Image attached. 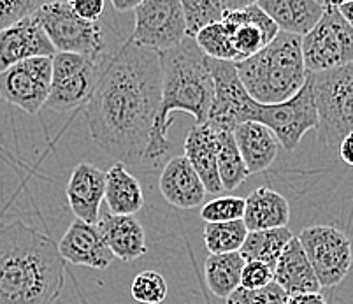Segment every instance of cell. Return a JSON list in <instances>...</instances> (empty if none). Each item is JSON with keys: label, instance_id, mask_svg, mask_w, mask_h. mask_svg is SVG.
Segmentation results:
<instances>
[{"label": "cell", "instance_id": "1f68e13d", "mask_svg": "<svg viewBox=\"0 0 353 304\" xmlns=\"http://www.w3.org/2000/svg\"><path fill=\"white\" fill-rule=\"evenodd\" d=\"M245 214V199L236 195H223L210 201L202 206L201 219L206 223H223L243 220Z\"/></svg>", "mask_w": 353, "mask_h": 304}, {"label": "cell", "instance_id": "603a6c76", "mask_svg": "<svg viewBox=\"0 0 353 304\" xmlns=\"http://www.w3.org/2000/svg\"><path fill=\"white\" fill-rule=\"evenodd\" d=\"M243 222L248 232L283 229L290 222V204L280 192L259 187L245 199Z\"/></svg>", "mask_w": 353, "mask_h": 304}, {"label": "cell", "instance_id": "74e56055", "mask_svg": "<svg viewBox=\"0 0 353 304\" xmlns=\"http://www.w3.org/2000/svg\"><path fill=\"white\" fill-rule=\"evenodd\" d=\"M285 304H327V301L322 296V292H311L288 297Z\"/></svg>", "mask_w": 353, "mask_h": 304}, {"label": "cell", "instance_id": "8992f818", "mask_svg": "<svg viewBox=\"0 0 353 304\" xmlns=\"http://www.w3.org/2000/svg\"><path fill=\"white\" fill-rule=\"evenodd\" d=\"M32 16L59 53L102 57L120 44H109L102 20L99 23L81 20L70 2H43Z\"/></svg>", "mask_w": 353, "mask_h": 304}, {"label": "cell", "instance_id": "e575fe53", "mask_svg": "<svg viewBox=\"0 0 353 304\" xmlns=\"http://www.w3.org/2000/svg\"><path fill=\"white\" fill-rule=\"evenodd\" d=\"M272 281V270L262 262H245L241 273L243 289H262Z\"/></svg>", "mask_w": 353, "mask_h": 304}, {"label": "cell", "instance_id": "6da1fadb", "mask_svg": "<svg viewBox=\"0 0 353 304\" xmlns=\"http://www.w3.org/2000/svg\"><path fill=\"white\" fill-rule=\"evenodd\" d=\"M162 95L159 53L125 39L109 53L86 102L90 136L123 165H143Z\"/></svg>", "mask_w": 353, "mask_h": 304}, {"label": "cell", "instance_id": "ba28073f", "mask_svg": "<svg viewBox=\"0 0 353 304\" xmlns=\"http://www.w3.org/2000/svg\"><path fill=\"white\" fill-rule=\"evenodd\" d=\"M307 74L339 69L353 62V28L338 11L336 2H325L320 21L301 39Z\"/></svg>", "mask_w": 353, "mask_h": 304}, {"label": "cell", "instance_id": "ab89813d", "mask_svg": "<svg viewBox=\"0 0 353 304\" xmlns=\"http://www.w3.org/2000/svg\"><path fill=\"white\" fill-rule=\"evenodd\" d=\"M141 4V0H113L111 6H113L114 11L125 12V11H134L137 6Z\"/></svg>", "mask_w": 353, "mask_h": 304}, {"label": "cell", "instance_id": "9c48e42d", "mask_svg": "<svg viewBox=\"0 0 353 304\" xmlns=\"http://www.w3.org/2000/svg\"><path fill=\"white\" fill-rule=\"evenodd\" d=\"M250 121L265 125L274 134L281 148L287 150L288 153L294 152L301 145L304 134L319 129V113H316L310 74L303 88L287 102L271 105L255 102Z\"/></svg>", "mask_w": 353, "mask_h": 304}, {"label": "cell", "instance_id": "4fadbf2b", "mask_svg": "<svg viewBox=\"0 0 353 304\" xmlns=\"http://www.w3.org/2000/svg\"><path fill=\"white\" fill-rule=\"evenodd\" d=\"M51 88V59L37 57L0 72V97L27 114H37L46 105Z\"/></svg>", "mask_w": 353, "mask_h": 304}, {"label": "cell", "instance_id": "30bf717a", "mask_svg": "<svg viewBox=\"0 0 353 304\" xmlns=\"http://www.w3.org/2000/svg\"><path fill=\"white\" fill-rule=\"evenodd\" d=\"M320 287H336L352 270L353 252L348 236L334 225H310L297 236Z\"/></svg>", "mask_w": 353, "mask_h": 304}, {"label": "cell", "instance_id": "d6a6232c", "mask_svg": "<svg viewBox=\"0 0 353 304\" xmlns=\"http://www.w3.org/2000/svg\"><path fill=\"white\" fill-rule=\"evenodd\" d=\"M288 296L271 281L262 289H243L239 287L225 299L227 304H285Z\"/></svg>", "mask_w": 353, "mask_h": 304}, {"label": "cell", "instance_id": "ac0fdd59", "mask_svg": "<svg viewBox=\"0 0 353 304\" xmlns=\"http://www.w3.org/2000/svg\"><path fill=\"white\" fill-rule=\"evenodd\" d=\"M272 281L288 297L320 292L322 289L297 238H292V241L281 252L280 259L272 270Z\"/></svg>", "mask_w": 353, "mask_h": 304}, {"label": "cell", "instance_id": "7c38bea8", "mask_svg": "<svg viewBox=\"0 0 353 304\" xmlns=\"http://www.w3.org/2000/svg\"><path fill=\"white\" fill-rule=\"evenodd\" d=\"M206 65L213 78V104L206 123L214 132H232L237 125L250 121L255 101L241 83L236 63L206 59Z\"/></svg>", "mask_w": 353, "mask_h": 304}, {"label": "cell", "instance_id": "52a82bcc", "mask_svg": "<svg viewBox=\"0 0 353 304\" xmlns=\"http://www.w3.org/2000/svg\"><path fill=\"white\" fill-rule=\"evenodd\" d=\"M111 51L102 57L54 53L51 59V88L46 108L63 113L88 102Z\"/></svg>", "mask_w": 353, "mask_h": 304}, {"label": "cell", "instance_id": "f35d334b", "mask_svg": "<svg viewBox=\"0 0 353 304\" xmlns=\"http://www.w3.org/2000/svg\"><path fill=\"white\" fill-rule=\"evenodd\" d=\"M339 14L345 18L346 23L353 28V0L352 2H336Z\"/></svg>", "mask_w": 353, "mask_h": 304}, {"label": "cell", "instance_id": "2e32d148", "mask_svg": "<svg viewBox=\"0 0 353 304\" xmlns=\"http://www.w3.org/2000/svg\"><path fill=\"white\" fill-rule=\"evenodd\" d=\"M105 172L90 162H81L72 169L67 183V203L76 220L97 223L104 201Z\"/></svg>", "mask_w": 353, "mask_h": 304}, {"label": "cell", "instance_id": "d6986e66", "mask_svg": "<svg viewBox=\"0 0 353 304\" xmlns=\"http://www.w3.org/2000/svg\"><path fill=\"white\" fill-rule=\"evenodd\" d=\"M97 225L113 257L132 262L148 252L144 229L134 216H118L108 211L99 216Z\"/></svg>", "mask_w": 353, "mask_h": 304}, {"label": "cell", "instance_id": "d4e9b609", "mask_svg": "<svg viewBox=\"0 0 353 304\" xmlns=\"http://www.w3.org/2000/svg\"><path fill=\"white\" fill-rule=\"evenodd\" d=\"M292 238H294V234L288 227L248 232L239 250V255L245 262H262V264L269 265L271 270H274L281 252L292 241Z\"/></svg>", "mask_w": 353, "mask_h": 304}, {"label": "cell", "instance_id": "8d00e7d4", "mask_svg": "<svg viewBox=\"0 0 353 304\" xmlns=\"http://www.w3.org/2000/svg\"><path fill=\"white\" fill-rule=\"evenodd\" d=\"M338 153L339 159H341L346 165L353 168V134H348V136H345L339 141Z\"/></svg>", "mask_w": 353, "mask_h": 304}, {"label": "cell", "instance_id": "7a4b0ae2", "mask_svg": "<svg viewBox=\"0 0 353 304\" xmlns=\"http://www.w3.org/2000/svg\"><path fill=\"white\" fill-rule=\"evenodd\" d=\"M65 261L50 236L23 222L0 227V304H53Z\"/></svg>", "mask_w": 353, "mask_h": 304}, {"label": "cell", "instance_id": "f546056e", "mask_svg": "<svg viewBox=\"0 0 353 304\" xmlns=\"http://www.w3.org/2000/svg\"><path fill=\"white\" fill-rule=\"evenodd\" d=\"M194 41L206 59L220 60V62H237L236 51L232 46V34L221 21L202 28L195 35Z\"/></svg>", "mask_w": 353, "mask_h": 304}, {"label": "cell", "instance_id": "484cf974", "mask_svg": "<svg viewBox=\"0 0 353 304\" xmlns=\"http://www.w3.org/2000/svg\"><path fill=\"white\" fill-rule=\"evenodd\" d=\"M245 267V261L236 254L208 255L204 262V274H206L208 289L218 299H227L234 290L241 287V273Z\"/></svg>", "mask_w": 353, "mask_h": 304}, {"label": "cell", "instance_id": "277c9868", "mask_svg": "<svg viewBox=\"0 0 353 304\" xmlns=\"http://www.w3.org/2000/svg\"><path fill=\"white\" fill-rule=\"evenodd\" d=\"M297 35L278 32L259 53L236 63L237 76L256 104H281L294 97L307 81L303 48Z\"/></svg>", "mask_w": 353, "mask_h": 304}, {"label": "cell", "instance_id": "d590c367", "mask_svg": "<svg viewBox=\"0 0 353 304\" xmlns=\"http://www.w3.org/2000/svg\"><path fill=\"white\" fill-rule=\"evenodd\" d=\"M70 8L81 20L90 23H99L104 16L105 2L104 0H72Z\"/></svg>", "mask_w": 353, "mask_h": 304}, {"label": "cell", "instance_id": "5bb4252c", "mask_svg": "<svg viewBox=\"0 0 353 304\" xmlns=\"http://www.w3.org/2000/svg\"><path fill=\"white\" fill-rule=\"evenodd\" d=\"M37 57L53 59L54 48L34 16H25L23 20L0 30V72Z\"/></svg>", "mask_w": 353, "mask_h": 304}, {"label": "cell", "instance_id": "83f0119b", "mask_svg": "<svg viewBox=\"0 0 353 304\" xmlns=\"http://www.w3.org/2000/svg\"><path fill=\"white\" fill-rule=\"evenodd\" d=\"M218 136V176L223 190H236L237 187L248 180V169H246L243 156L236 146L232 132H216Z\"/></svg>", "mask_w": 353, "mask_h": 304}, {"label": "cell", "instance_id": "5b68a950", "mask_svg": "<svg viewBox=\"0 0 353 304\" xmlns=\"http://www.w3.org/2000/svg\"><path fill=\"white\" fill-rule=\"evenodd\" d=\"M319 113V139L329 148L353 134V62L339 69L310 74Z\"/></svg>", "mask_w": 353, "mask_h": 304}, {"label": "cell", "instance_id": "836d02e7", "mask_svg": "<svg viewBox=\"0 0 353 304\" xmlns=\"http://www.w3.org/2000/svg\"><path fill=\"white\" fill-rule=\"evenodd\" d=\"M41 4L35 0H0V30L30 16Z\"/></svg>", "mask_w": 353, "mask_h": 304}, {"label": "cell", "instance_id": "f1b7e54d", "mask_svg": "<svg viewBox=\"0 0 353 304\" xmlns=\"http://www.w3.org/2000/svg\"><path fill=\"white\" fill-rule=\"evenodd\" d=\"M248 236L243 220L223 223H206L204 227V245L210 255L236 254Z\"/></svg>", "mask_w": 353, "mask_h": 304}, {"label": "cell", "instance_id": "ffe728a7", "mask_svg": "<svg viewBox=\"0 0 353 304\" xmlns=\"http://www.w3.org/2000/svg\"><path fill=\"white\" fill-rule=\"evenodd\" d=\"M185 159L201 178L202 185L210 194H220L223 188L218 176V136L208 123L194 125L185 139Z\"/></svg>", "mask_w": 353, "mask_h": 304}, {"label": "cell", "instance_id": "3957f363", "mask_svg": "<svg viewBox=\"0 0 353 304\" xmlns=\"http://www.w3.org/2000/svg\"><path fill=\"white\" fill-rule=\"evenodd\" d=\"M162 67V95L157 113L153 137L148 148L144 164L155 168L159 160L171 150L169 127L172 113H187L194 116L195 125L206 123L213 104V78L197 44L185 37L181 44L159 53Z\"/></svg>", "mask_w": 353, "mask_h": 304}, {"label": "cell", "instance_id": "4316f807", "mask_svg": "<svg viewBox=\"0 0 353 304\" xmlns=\"http://www.w3.org/2000/svg\"><path fill=\"white\" fill-rule=\"evenodd\" d=\"M179 2L185 16L187 37L190 39H194L202 28L220 23L225 11L243 8L246 4L245 0H179Z\"/></svg>", "mask_w": 353, "mask_h": 304}, {"label": "cell", "instance_id": "9a60e30c", "mask_svg": "<svg viewBox=\"0 0 353 304\" xmlns=\"http://www.w3.org/2000/svg\"><path fill=\"white\" fill-rule=\"evenodd\" d=\"M57 246L63 261L90 270H108L114 259L97 223H86L81 220L70 223Z\"/></svg>", "mask_w": 353, "mask_h": 304}, {"label": "cell", "instance_id": "4dcf8cb0", "mask_svg": "<svg viewBox=\"0 0 353 304\" xmlns=\"http://www.w3.org/2000/svg\"><path fill=\"white\" fill-rule=\"evenodd\" d=\"M132 297L141 304H160L165 301L169 287L165 278L157 271H143L137 274L130 287Z\"/></svg>", "mask_w": 353, "mask_h": 304}, {"label": "cell", "instance_id": "44dd1931", "mask_svg": "<svg viewBox=\"0 0 353 304\" xmlns=\"http://www.w3.org/2000/svg\"><path fill=\"white\" fill-rule=\"evenodd\" d=\"M259 8L274 21L278 30L304 37L320 21L325 2L316 0H260Z\"/></svg>", "mask_w": 353, "mask_h": 304}, {"label": "cell", "instance_id": "e0dca14e", "mask_svg": "<svg viewBox=\"0 0 353 304\" xmlns=\"http://www.w3.org/2000/svg\"><path fill=\"white\" fill-rule=\"evenodd\" d=\"M162 197L179 210H195L206 201V188L185 155L172 156L159 180Z\"/></svg>", "mask_w": 353, "mask_h": 304}, {"label": "cell", "instance_id": "8fae6325", "mask_svg": "<svg viewBox=\"0 0 353 304\" xmlns=\"http://www.w3.org/2000/svg\"><path fill=\"white\" fill-rule=\"evenodd\" d=\"M134 32L128 39L137 48L163 53L187 37L179 0H141L134 9Z\"/></svg>", "mask_w": 353, "mask_h": 304}, {"label": "cell", "instance_id": "7402d4cb", "mask_svg": "<svg viewBox=\"0 0 353 304\" xmlns=\"http://www.w3.org/2000/svg\"><path fill=\"white\" fill-rule=\"evenodd\" d=\"M232 136L250 174L264 172L271 168L280 152V143L274 134L265 125L256 121L237 125Z\"/></svg>", "mask_w": 353, "mask_h": 304}, {"label": "cell", "instance_id": "cb8c5ba5", "mask_svg": "<svg viewBox=\"0 0 353 304\" xmlns=\"http://www.w3.org/2000/svg\"><path fill=\"white\" fill-rule=\"evenodd\" d=\"M104 201L109 213L118 216H134L144 206V194L139 180L128 172L127 165L114 162L105 171Z\"/></svg>", "mask_w": 353, "mask_h": 304}]
</instances>
